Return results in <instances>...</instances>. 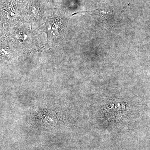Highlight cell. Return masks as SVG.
I'll list each match as a JSON object with an SVG mask.
<instances>
[{"label":"cell","instance_id":"obj_1","mask_svg":"<svg viewBox=\"0 0 150 150\" xmlns=\"http://www.w3.org/2000/svg\"><path fill=\"white\" fill-rule=\"evenodd\" d=\"M69 18L65 17L54 15L48 18L39 30L47 34L48 46H53L62 40L66 35Z\"/></svg>","mask_w":150,"mask_h":150},{"label":"cell","instance_id":"obj_2","mask_svg":"<svg viewBox=\"0 0 150 150\" xmlns=\"http://www.w3.org/2000/svg\"><path fill=\"white\" fill-rule=\"evenodd\" d=\"M85 14L91 16L92 17L101 23H105L111 19L112 17V12L110 10L104 8H100L93 11H86L76 13L73 15L77 14Z\"/></svg>","mask_w":150,"mask_h":150}]
</instances>
